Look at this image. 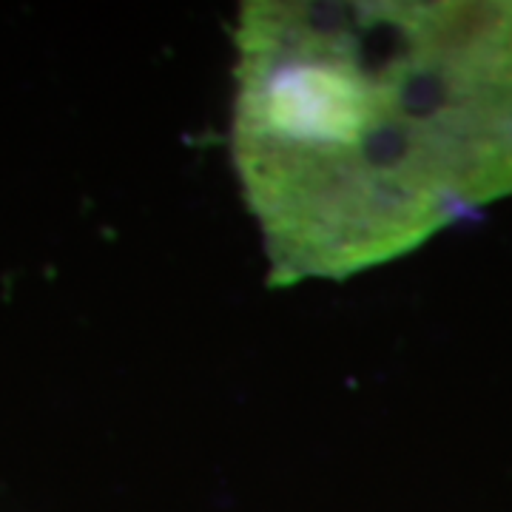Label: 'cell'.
Instances as JSON below:
<instances>
[{"mask_svg":"<svg viewBox=\"0 0 512 512\" xmlns=\"http://www.w3.org/2000/svg\"><path fill=\"white\" fill-rule=\"evenodd\" d=\"M234 46L231 157L271 288L512 197V0H251Z\"/></svg>","mask_w":512,"mask_h":512,"instance_id":"6da1fadb","label":"cell"}]
</instances>
